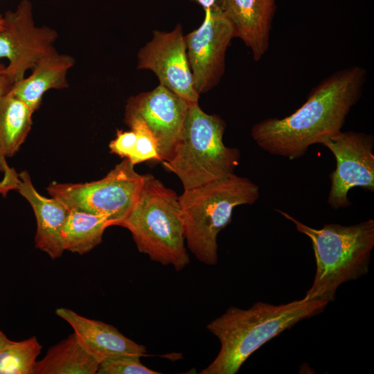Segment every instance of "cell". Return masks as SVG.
Segmentation results:
<instances>
[{
  "instance_id": "cell-1",
  "label": "cell",
  "mask_w": 374,
  "mask_h": 374,
  "mask_svg": "<svg viewBox=\"0 0 374 374\" xmlns=\"http://www.w3.org/2000/svg\"><path fill=\"white\" fill-rule=\"evenodd\" d=\"M366 71L353 66L330 75L310 93L307 100L283 118L256 123L251 136L271 155L295 159L308 148L341 131L351 108L361 97Z\"/></svg>"
},
{
  "instance_id": "cell-2",
  "label": "cell",
  "mask_w": 374,
  "mask_h": 374,
  "mask_svg": "<svg viewBox=\"0 0 374 374\" xmlns=\"http://www.w3.org/2000/svg\"><path fill=\"white\" fill-rule=\"evenodd\" d=\"M328 302L306 300L272 305L258 301L248 309L229 307L206 326L220 351L200 374H235L255 351L298 322L321 313Z\"/></svg>"
},
{
  "instance_id": "cell-3",
  "label": "cell",
  "mask_w": 374,
  "mask_h": 374,
  "mask_svg": "<svg viewBox=\"0 0 374 374\" xmlns=\"http://www.w3.org/2000/svg\"><path fill=\"white\" fill-rule=\"evenodd\" d=\"M276 211L312 242L317 269L305 299L332 301L341 284L367 274L374 247L373 219L350 226L327 224L317 229L283 211Z\"/></svg>"
},
{
  "instance_id": "cell-4",
  "label": "cell",
  "mask_w": 374,
  "mask_h": 374,
  "mask_svg": "<svg viewBox=\"0 0 374 374\" xmlns=\"http://www.w3.org/2000/svg\"><path fill=\"white\" fill-rule=\"evenodd\" d=\"M118 226L130 231L139 251L152 261L177 271L189 264L179 196L152 174L144 175L139 196Z\"/></svg>"
},
{
  "instance_id": "cell-5",
  "label": "cell",
  "mask_w": 374,
  "mask_h": 374,
  "mask_svg": "<svg viewBox=\"0 0 374 374\" xmlns=\"http://www.w3.org/2000/svg\"><path fill=\"white\" fill-rule=\"evenodd\" d=\"M259 196L258 185L235 173L184 190L179 200L185 241L199 261L217 264V235L231 222L234 208L253 204Z\"/></svg>"
},
{
  "instance_id": "cell-6",
  "label": "cell",
  "mask_w": 374,
  "mask_h": 374,
  "mask_svg": "<svg viewBox=\"0 0 374 374\" xmlns=\"http://www.w3.org/2000/svg\"><path fill=\"white\" fill-rule=\"evenodd\" d=\"M225 128L220 116L206 114L198 103L190 105L172 154L161 162L177 176L184 190L234 173L240 154L224 144Z\"/></svg>"
},
{
  "instance_id": "cell-7",
  "label": "cell",
  "mask_w": 374,
  "mask_h": 374,
  "mask_svg": "<svg viewBox=\"0 0 374 374\" xmlns=\"http://www.w3.org/2000/svg\"><path fill=\"white\" fill-rule=\"evenodd\" d=\"M144 181V175L125 158L107 175L97 181L82 183H51L48 194L69 210L82 211L106 217L118 226L133 207Z\"/></svg>"
},
{
  "instance_id": "cell-8",
  "label": "cell",
  "mask_w": 374,
  "mask_h": 374,
  "mask_svg": "<svg viewBox=\"0 0 374 374\" xmlns=\"http://www.w3.org/2000/svg\"><path fill=\"white\" fill-rule=\"evenodd\" d=\"M3 19L0 58L8 60L5 73L12 85L23 79L42 57L57 52L55 43L58 35L52 28L35 24L29 0H21L14 10L6 12Z\"/></svg>"
},
{
  "instance_id": "cell-9",
  "label": "cell",
  "mask_w": 374,
  "mask_h": 374,
  "mask_svg": "<svg viewBox=\"0 0 374 374\" xmlns=\"http://www.w3.org/2000/svg\"><path fill=\"white\" fill-rule=\"evenodd\" d=\"M321 145L333 154L336 168L330 175L328 204L334 210L351 204L348 193L355 187L374 192V138L354 131L339 132Z\"/></svg>"
},
{
  "instance_id": "cell-10",
  "label": "cell",
  "mask_w": 374,
  "mask_h": 374,
  "mask_svg": "<svg viewBox=\"0 0 374 374\" xmlns=\"http://www.w3.org/2000/svg\"><path fill=\"white\" fill-rule=\"evenodd\" d=\"M201 26L185 35L188 60L197 93L215 86L224 71V60L235 30L220 6L204 10Z\"/></svg>"
},
{
  "instance_id": "cell-11",
  "label": "cell",
  "mask_w": 374,
  "mask_h": 374,
  "mask_svg": "<svg viewBox=\"0 0 374 374\" xmlns=\"http://www.w3.org/2000/svg\"><path fill=\"white\" fill-rule=\"evenodd\" d=\"M184 36L180 24L170 32L154 30L151 40L138 53L137 69L152 71L160 84L193 105L199 95L194 87Z\"/></svg>"
},
{
  "instance_id": "cell-12",
  "label": "cell",
  "mask_w": 374,
  "mask_h": 374,
  "mask_svg": "<svg viewBox=\"0 0 374 374\" xmlns=\"http://www.w3.org/2000/svg\"><path fill=\"white\" fill-rule=\"evenodd\" d=\"M190 105L161 84L128 98L124 121L143 122L157 141L161 162L168 161L181 132Z\"/></svg>"
},
{
  "instance_id": "cell-13",
  "label": "cell",
  "mask_w": 374,
  "mask_h": 374,
  "mask_svg": "<svg viewBox=\"0 0 374 374\" xmlns=\"http://www.w3.org/2000/svg\"><path fill=\"white\" fill-rule=\"evenodd\" d=\"M55 313L71 326L81 346L99 363L122 355H146L145 346L110 324L88 319L66 308H57Z\"/></svg>"
},
{
  "instance_id": "cell-14",
  "label": "cell",
  "mask_w": 374,
  "mask_h": 374,
  "mask_svg": "<svg viewBox=\"0 0 374 374\" xmlns=\"http://www.w3.org/2000/svg\"><path fill=\"white\" fill-rule=\"evenodd\" d=\"M17 190L32 206L37 221L35 247L53 260L60 257L64 249L62 230L69 209L60 201L41 195L35 188L28 172L18 174Z\"/></svg>"
},
{
  "instance_id": "cell-15",
  "label": "cell",
  "mask_w": 374,
  "mask_h": 374,
  "mask_svg": "<svg viewBox=\"0 0 374 374\" xmlns=\"http://www.w3.org/2000/svg\"><path fill=\"white\" fill-rule=\"evenodd\" d=\"M219 6L234 26L235 37L260 60L269 48L275 0H220Z\"/></svg>"
},
{
  "instance_id": "cell-16",
  "label": "cell",
  "mask_w": 374,
  "mask_h": 374,
  "mask_svg": "<svg viewBox=\"0 0 374 374\" xmlns=\"http://www.w3.org/2000/svg\"><path fill=\"white\" fill-rule=\"evenodd\" d=\"M74 64V58L68 54L57 52L44 56L33 66L30 75L15 82L10 91L33 114L39 107L46 91L69 87L67 73Z\"/></svg>"
},
{
  "instance_id": "cell-17",
  "label": "cell",
  "mask_w": 374,
  "mask_h": 374,
  "mask_svg": "<svg viewBox=\"0 0 374 374\" xmlns=\"http://www.w3.org/2000/svg\"><path fill=\"white\" fill-rule=\"evenodd\" d=\"M98 365L72 333L37 360L32 374H96Z\"/></svg>"
},
{
  "instance_id": "cell-18",
  "label": "cell",
  "mask_w": 374,
  "mask_h": 374,
  "mask_svg": "<svg viewBox=\"0 0 374 374\" xmlns=\"http://www.w3.org/2000/svg\"><path fill=\"white\" fill-rule=\"evenodd\" d=\"M112 226L105 216L69 210L62 230L64 251L83 255L102 242L105 230Z\"/></svg>"
},
{
  "instance_id": "cell-19",
  "label": "cell",
  "mask_w": 374,
  "mask_h": 374,
  "mask_svg": "<svg viewBox=\"0 0 374 374\" xmlns=\"http://www.w3.org/2000/svg\"><path fill=\"white\" fill-rule=\"evenodd\" d=\"M33 113L19 98L8 91L0 100V148L4 157H13L32 126Z\"/></svg>"
},
{
  "instance_id": "cell-20",
  "label": "cell",
  "mask_w": 374,
  "mask_h": 374,
  "mask_svg": "<svg viewBox=\"0 0 374 374\" xmlns=\"http://www.w3.org/2000/svg\"><path fill=\"white\" fill-rule=\"evenodd\" d=\"M42 348L36 337L9 339L0 348V374H32Z\"/></svg>"
},
{
  "instance_id": "cell-21",
  "label": "cell",
  "mask_w": 374,
  "mask_h": 374,
  "mask_svg": "<svg viewBox=\"0 0 374 374\" xmlns=\"http://www.w3.org/2000/svg\"><path fill=\"white\" fill-rule=\"evenodd\" d=\"M126 124L136 134L135 147L128 159L131 163L136 165L146 161L161 162L157 141L148 127L138 120L129 121Z\"/></svg>"
},
{
  "instance_id": "cell-22",
  "label": "cell",
  "mask_w": 374,
  "mask_h": 374,
  "mask_svg": "<svg viewBox=\"0 0 374 374\" xmlns=\"http://www.w3.org/2000/svg\"><path fill=\"white\" fill-rule=\"evenodd\" d=\"M138 355H122L99 363L97 374H159L144 366Z\"/></svg>"
},
{
  "instance_id": "cell-23",
  "label": "cell",
  "mask_w": 374,
  "mask_h": 374,
  "mask_svg": "<svg viewBox=\"0 0 374 374\" xmlns=\"http://www.w3.org/2000/svg\"><path fill=\"white\" fill-rule=\"evenodd\" d=\"M6 66L0 63V100L12 87L5 73ZM6 159L0 148V171L4 173L3 179L0 181V193L3 195H6L9 190L15 189L18 181V174L8 166Z\"/></svg>"
},
{
  "instance_id": "cell-24",
  "label": "cell",
  "mask_w": 374,
  "mask_h": 374,
  "mask_svg": "<svg viewBox=\"0 0 374 374\" xmlns=\"http://www.w3.org/2000/svg\"><path fill=\"white\" fill-rule=\"evenodd\" d=\"M136 141V134L134 131L117 130L116 138L109 144L110 152L129 159L133 152Z\"/></svg>"
},
{
  "instance_id": "cell-25",
  "label": "cell",
  "mask_w": 374,
  "mask_h": 374,
  "mask_svg": "<svg viewBox=\"0 0 374 374\" xmlns=\"http://www.w3.org/2000/svg\"><path fill=\"white\" fill-rule=\"evenodd\" d=\"M199 4L204 10L213 8L216 6H219L220 0H190Z\"/></svg>"
},
{
  "instance_id": "cell-26",
  "label": "cell",
  "mask_w": 374,
  "mask_h": 374,
  "mask_svg": "<svg viewBox=\"0 0 374 374\" xmlns=\"http://www.w3.org/2000/svg\"><path fill=\"white\" fill-rule=\"evenodd\" d=\"M9 340V339L0 330V348Z\"/></svg>"
},
{
  "instance_id": "cell-27",
  "label": "cell",
  "mask_w": 374,
  "mask_h": 374,
  "mask_svg": "<svg viewBox=\"0 0 374 374\" xmlns=\"http://www.w3.org/2000/svg\"><path fill=\"white\" fill-rule=\"evenodd\" d=\"M3 16L0 15V31L3 29Z\"/></svg>"
}]
</instances>
